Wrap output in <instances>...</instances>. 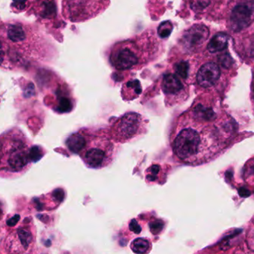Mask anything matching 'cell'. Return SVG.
I'll use <instances>...</instances> for the list:
<instances>
[{
	"label": "cell",
	"mask_w": 254,
	"mask_h": 254,
	"mask_svg": "<svg viewBox=\"0 0 254 254\" xmlns=\"http://www.w3.org/2000/svg\"><path fill=\"white\" fill-rule=\"evenodd\" d=\"M220 77L219 65L213 62L204 64L197 73L196 80L201 87H211L216 84Z\"/></svg>",
	"instance_id": "8fae6325"
},
{
	"label": "cell",
	"mask_w": 254,
	"mask_h": 254,
	"mask_svg": "<svg viewBox=\"0 0 254 254\" xmlns=\"http://www.w3.org/2000/svg\"><path fill=\"white\" fill-rule=\"evenodd\" d=\"M210 36V30L203 24H195L185 31L181 45L188 52H194L204 44Z\"/></svg>",
	"instance_id": "ba28073f"
},
{
	"label": "cell",
	"mask_w": 254,
	"mask_h": 254,
	"mask_svg": "<svg viewBox=\"0 0 254 254\" xmlns=\"http://www.w3.org/2000/svg\"><path fill=\"white\" fill-rule=\"evenodd\" d=\"M146 122L141 115L128 113L121 117L112 127V136L118 142H127L144 132Z\"/></svg>",
	"instance_id": "52a82bcc"
},
{
	"label": "cell",
	"mask_w": 254,
	"mask_h": 254,
	"mask_svg": "<svg viewBox=\"0 0 254 254\" xmlns=\"http://www.w3.org/2000/svg\"><path fill=\"white\" fill-rule=\"evenodd\" d=\"M114 145L105 137L87 135L86 146L79 155L88 167L101 169L111 162Z\"/></svg>",
	"instance_id": "3957f363"
},
{
	"label": "cell",
	"mask_w": 254,
	"mask_h": 254,
	"mask_svg": "<svg viewBox=\"0 0 254 254\" xmlns=\"http://www.w3.org/2000/svg\"><path fill=\"white\" fill-rule=\"evenodd\" d=\"M172 146L176 156L185 164H195L203 155L202 133L195 124L182 117L172 134Z\"/></svg>",
	"instance_id": "7a4b0ae2"
},
{
	"label": "cell",
	"mask_w": 254,
	"mask_h": 254,
	"mask_svg": "<svg viewBox=\"0 0 254 254\" xmlns=\"http://www.w3.org/2000/svg\"><path fill=\"white\" fill-rule=\"evenodd\" d=\"M4 59H5V52L3 49L2 45L0 43V66L4 64Z\"/></svg>",
	"instance_id": "cb8c5ba5"
},
{
	"label": "cell",
	"mask_w": 254,
	"mask_h": 254,
	"mask_svg": "<svg viewBox=\"0 0 254 254\" xmlns=\"http://www.w3.org/2000/svg\"><path fill=\"white\" fill-rule=\"evenodd\" d=\"M27 0H13L12 5L18 10H22L25 8Z\"/></svg>",
	"instance_id": "7402d4cb"
},
{
	"label": "cell",
	"mask_w": 254,
	"mask_h": 254,
	"mask_svg": "<svg viewBox=\"0 0 254 254\" xmlns=\"http://www.w3.org/2000/svg\"><path fill=\"white\" fill-rule=\"evenodd\" d=\"M163 228H164V223L161 220L154 221L149 225V229H150L151 232L155 235L161 233Z\"/></svg>",
	"instance_id": "ffe728a7"
},
{
	"label": "cell",
	"mask_w": 254,
	"mask_h": 254,
	"mask_svg": "<svg viewBox=\"0 0 254 254\" xmlns=\"http://www.w3.org/2000/svg\"><path fill=\"white\" fill-rule=\"evenodd\" d=\"M110 61L114 68L127 70L139 66L146 59L137 43L127 40L114 46L110 54Z\"/></svg>",
	"instance_id": "5b68a950"
},
{
	"label": "cell",
	"mask_w": 254,
	"mask_h": 254,
	"mask_svg": "<svg viewBox=\"0 0 254 254\" xmlns=\"http://www.w3.org/2000/svg\"><path fill=\"white\" fill-rule=\"evenodd\" d=\"M86 140L87 135H86V134L74 133L68 137L65 143L71 152L79 155L86 146Z\"/></svg>",
	"instance_id": "7c38bea8"
},
{
	"label": "cell",
	"mask_w": 254,
	"mask_h": 254,
	"mask_svg": "<svg viewBox=\"0 0 254 254\" xmlns=\"http://www.w3.org/2000/svg\"><path fill=\"white\" fill-rule=\"evenodd\" d=\"M174 70L175 72L176 73V75L182 77L184 80H187L188 78L190 65L186 61H181V62L176 64L174 66Z\"/></svg>",
	"instance_id": "e0dca14e"
},
{
	"label": "cell",
	"mask_w": 254,
	"mask_h": 254,
	"mask_svg": "<svg viewBox=\"0 0 254 254\" xmlns=\"http://www.w3.org/2000/svg\"><path fill=\"white\" fill-rule=\"evenodd\" d=\"M161 87L166 98L169 99V104L182 102V99L186 98L185 85L176 74L172 73L164 74Z\"/></svg>",
	"instance_id": "9c48e42d"
},
{
	"label": "cell",
	"mask_w": 254,
	"mask_h": 254,
	"mask_svg": "<svg viewBox=\"0 0 254 254\" xmlns=\"http://www.w3.org/2000/svg\"><path fill=\"white\" fill-rule=\"evenodd\" d=\"M35 240L32 220L23 222L13 230L4 242V252L7 254H28L32 250Z\"/></svg>",
	"instance_id": "8992f818"
},
{
	"label": "cell",
	"mask_w": 254,
	"mask_h": 254,
	"mask_svg": "<svg viewBox=\"0 0 254 254\" xmlns=\"http://www.w3.org/2000/svg\"><path fill=\"white\" fill-rule=\"evenodd\" d=\"M228 29L241 32L254 22V0H232L226 11Z\"/></svg>",
	"instance_id": "277c9868"
},
{
	"label": "cell",
	"mask_w": 254,
	"mask_h": 254,
	"mask_svg": "<svg viewBox=\"0 0 254 254\" xmlns=\"http://www.w3.org/2000/svg\"><path fill=\"white\" fill-rule=\"evenodd\" d=\"M173 29V23L170 21H164L158 26V34L161 38H167L171 34Z\"/></svg>",
	"instance_id": "ac0fdd59"
},
{
	"label": "cell",
	"mask_w": 254,
	"mask_h": 254,
	"mask_svg": "<svg viewBox=\"0 0 254 254\" xmlns=\"http://www.w3.org/2000/svg\"><path fill=\"white\" fill-rule=\"evenodd\" d=\"M150 244L144 239H136L131 243V249L137 254H146L149 252Z\"/></svg>",
	"instance_id": "9a60e30c"
},
{
	"label": "cell",
	"mask_w": 254,
	"mask_h": 254,
	"mask_svg": "<svg viewBox=\"0 0 254 254\" xmlns=\"http://www.w3.org/2000/svg\"><path fill=\"white\" fill-rule=\"evenodd\" d=\"M246 241L249 249L254 251V218L249 222L246 232Z\"/></svg>",
	"instance_id": "d6986e66"
},
{
	"label": "cell",
	"mask_w": 254,
	"mask_h": 254,
	"mask_svg": "<svg viewBox=\"0 0 254 254\" xmlns=\"http://www.w3.org/2000/svg\"><path fill=\"white\" fill-rule=\"evenodd\" d=\"M191 10L197 16L215 19L219 16V10L225 7L228 0H185Z\"/></svg>",
	"instance_id": "30bf717a"
},
{
	"label": "cell",
	"mask_w": 254,
	"mask_h": 254,
	"mask_svg": "<svg viewBox=\"0 0 254 254\" xmlns=\"http://www.w3.org/2000/svg\"><path fill=\"white\" fill-rule=\"evenodd\" d=\"M231 61H232V59L230 55H224L221 57L220 63L223 66L229 67L231 65Z\"/></svg>",
	"instance_id": "44dd1931"
},
{
	"label": "cell",
	"mask_w": 254,
	"mask_h": 254,
	"mask_svg": "<svg viewBox=\"0 0 254 254\" xmlns=\"http://www.w3.org/2000/svg\"><path fill=\"white\" fill-rule=\"evenodd\" d=\"M228 34L224 32H219L215 34L207 44V50L210 53H217L222 52L228 46Z\"/></svg>",
	"instance_id": "4fadbf2b"
},
{
	"label": "cell",
	"mask_w": 254,
	"mask_h": 254,
	"mask_svg": "<svg viewBox=\"0 0 254 254\" xmlns=\"http://www.w3.org/2000/svg\"><path fill=\"white\" fill-rule=\"evenodd\" d=\"M129 229L131 230L132 232H134V234H139L141 231V228L139 226L137 222H136L135 220H132L130 223L129 225Z\"/></svg>",
	"instance_id": "603a6c76"
},
{
	"label": "cell",
	"mask_w": 254,
	"mask_h": 254,
	"mask_svg": "<svg viewBox=\"0 0 254 254\" xmlns=\"http://www.w3.org/2000/svg\"><path fill=\"white\" fill-rule=\"evenodd\" d=\"M7 36L11 41L22 42L25 40V34L22 27L19 25H13L7 31Z\"/></svg>",
	"instance_id": "2e32d148"
},
{
	"label": "cell",
	"mask_w": 254,
	"mask_h": 254,
	"mask_svg": "<svg viewBox=\"0 0 254 254\" xmlns=\"http://www.w3.org/2000/svg\"><path fill=\"white\" fill-rule=\"evenodd\" d=\"M234 254H254V251L247 249H240L236 251Z\"/></svg>",
	"instance_id": "d4e9b609"
},
{
	"label": "cell",
	"mask_w": 254,
	"mask_h": 254,
	"mask_svg": "<svg viewBox=\"0 0 254 254\" xmlns=\"http://www.w3.org/2000/svg\"><path fill=\"white\" fill-rule=\"evenodd\" d=\"M192 116L195 120L199 122H209L213 120L215 117L214 112L208 107H204L201 104H198L192 110Z\"/></svg>",
	"instance_id": "5bb4252c"
},
{
	"label": "cell",
	"mask_w": 254,
	"mask_h": 254,
	"mask_svg": "<svg viewBox=\"0 0 254 254\" xmlns=\"http://www.w3.org/2000/svg\"><path fill=\"white\" fill-rule=\"evenodd\" d=\"M34 150L35 146L17 127L0 134V177L11 179L26 173L36 161Z\"/></svg>",
	"instance_id": "6da1fadb"
}]
</instances>
